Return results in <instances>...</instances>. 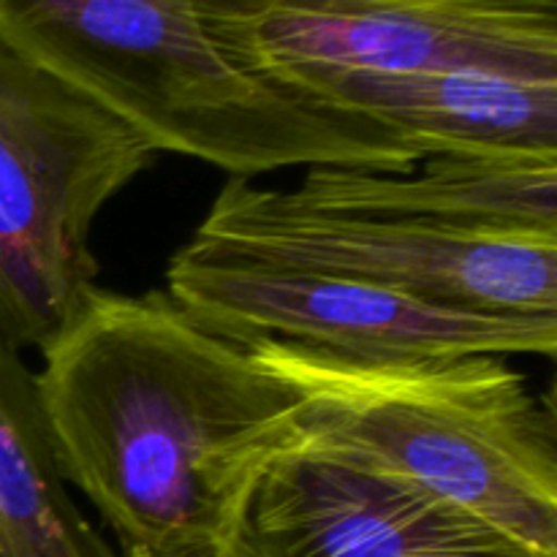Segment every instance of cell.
<instances>
[{"instance_id": "cell-8", "label": "cell", "mask_w": 557, "mask_h": 557, "mask_svg": "<svg viewBox=\"0 0 557 557\" xmlns=\"http://www.w3.org/2000/svg\"><path fill=\"white\" fill-rule=\"evenodd\" d=\"M226 557H557L302 430L256 482Z\"/></svg>"}, {"instance_id": "cell-11", "label": "cell", "mask_w": 557, "mask_h": 557, "mask_svg": "<svg viewBox=\"0 0 557 557\" xmlns=\"http://www.w3.org/2000/svg\"><path fill=\"white\" fill-rule=\"evenodd\" d=\"M0 557H117L54 460L36 375L0 337Z\"/></svg>"}, {"instance_id": "cell-9", "label": "cell", "mask_w": 557, "mask_h": 557, "mask_svg": "<svg viewBox=\"0 0 557 557\" xmlns=\"http://www.w3.org/2000/svg\"><path fill=\"white\" fill-rule=\"evenodd\" d=\"M292 196L315 210L557 237V156L446 152L411 172L310 166Z\"/></svg>"}, {"instance_id": "cell-10", "label": "cell", "mask_w": 557, "mask_h": 557, "mask_svg": "<svg viewBox=\"0 0 557 557\" xmlns=\"http://www.w3.org/2000/svg\"><path fill=\"white\" fill-rule=\"evenodd\" d=\"M294 96L381 120L449 152L557 156V82L490 71L324 74Z\"/></svg>"}, {"instance_id": "cell-1", "label": "cell", "mask_w": 557, "mask_h": 557, "mask_svg": "<svg viewBox=\"0 0 557 557\" xmlns=\"http://www.w3.org/2000/svg\"><path fill=\"white\" fill-rule=\"evenodd\" d=\"M41 357L60 473L125 557H226L256 482L302 435L297 392L166 292L96 286Z\"/></svg>"}, {"instance_id": "cell-4", "label": "cell", "mask_w": 557, "mask_h": 557, "mask_svg": "<svg viewBox=\"0 0 557 557\" xmlns=\"http://www.w3.org/2000/svg\"><path fill=\"white\" fill-rule=\"evenodd\" d=\"M161 152L0 44V337L49 343L98 286L90 250L103 207Z\"/></svg>"}, {"instance_id": "cell-7", "label": "cell", "mask_w": 557, "mask_h": 557, "mask_svg": "<svg viewBox=\"0 0 557 557\" xmlns=\"http://www.w3.org/2000/svg\"><path fill=\"white\" fill-rule=\"evenodd\" d=\"M196 234L243 253L379 283L482 313L557 315V237L315 210L232 177Z\"/></svg>"}, {"instance_id": "cell-6", "label": "cell", "mask_w": 557, "mask_h": 557, "mask_svg": "<svg viewBox=\"0 0 557 557\" xmlns=\"http://www.w3.org/2000/svg\"><path fill=\"white\" fill-rule=\"evenodd\" d=\"M196 3L239 69L288 92L313 76L348 71L471 69L557 82V0Z\"/></svg>"}, {"instance_id": "cell-5", "label": "cell", "mask_w": 557, "mask_h": 557, "mask_svg": "<svg viewBox=\"0 0 557 557\" xmlns=\"http://www.w3.org/2000/svg\"><path fill=\"white\" fill-rule=\"evenodd\" d=\"M166 294L210 335L283 341L351 359L544 357L557 315L482 313L335 272L243 253L194 234L172 256Z\"/></svg>"}, {"instance_id": "cell-2", "label": "cell", "mask_w": 557, "mask_h": 557, "mask_svg": "<svg viewBox=\"0 0 557 557\" xmlns=\"http://www.w3.org/2000/svg\"><path fill=\"white\" fill-rule=\"evenodd\" d=\"M0 44L150 141L232 177L288 166L411 172L441 145L239 69L196 0H0Z\"/></svg>"}, {"instance_id": "cell-3", "label": "cell", "mask_w": 557, "mask_h": 557, "mask_svg": "<svg viewBox=\"0 0 557 557\" xmlns=\"http://www.w3.org/2000/svg\"><path fill=\"white\" fill-rule=\"evenodd\" d=\"M250 354L302 400V430L557 555V417L506 357L351 359L283 341Z\"/></svg>"}]
</instances>
